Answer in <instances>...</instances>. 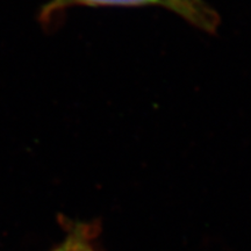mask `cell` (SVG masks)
<instances>
[{
	"instance_id": "cell-1",
	"label": "cell",
	"mask_w": 251,
	"mask_h": 251,
	"mask_svg": "<svg viewBox=\"0 0 251 251\" xmlns=\"http://www.w3.org/2000/svg\"><path fill=\"white\" fill-rule=\"evenodd\" d=\"M72 6H114V7H146V6H158L180 15L186 20V12L177 0H50L43 8V18L52 19L59 12L72 7Z\"/></svg>"
},
{
	"instance_id": "cell-2",
	"label": "cell",
	"mask_w": 251,
	"mask_h": 251,
	"mask_svg": "<svg viewBox=\"0 0 251 251\" xmlns=\"http://www.w3.org/2000/svg\"><path fill=\"white\" fill-rule=\"evenodd\" d=\"M186 12V21L205 31H214L218 27L219 18L202 0H177Z\"/></svg>"
},
{
	"instance_id": "cell-4",
	"label": "cell",
	"mask_w": 251,
	"mask_h": 251,
	"mask_svg": "<svg viewBox=\"0 0 251 251\" xmlns=\"http://www.w3.org/2000/svg\"><path fill=\"white\" fill-rule=\"evenodd\" d=\"M89 233H91V231H87V233L80 238L79 242L77 243V246L75 247V249L72 251H94L90 244Z\"/></svg>"
},
{
	"instance_id": "cell-3",
	"label": "cell",
	"mask_w": 251,
	"mask_h": 251,
	"mask_svg": "<svg viewBox=\"0 0 251 251\" xmlns=\"http://www.w3.org/2000/svg\"><path fill=\"white\" fill-rule=\"evenodd\" d=\"M86 227L83 228H77L76 230H74L72 233L67 237V240L64 241L62 244H59L58 247H56L55 249L51 251H72L75 249V247L77 246V243L79 242V240L87 233Z\"/></svg>"
}]
</instances>
